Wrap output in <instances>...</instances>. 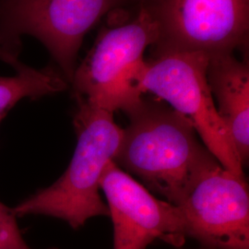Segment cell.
I'll list each match as a JSON object with an SVG mask.
<instances>
[{"mask_svg": "<svg viewBox=\"0 0 249 249\" xmlns=\"http://www.w3.org/2000/svg\"><path fill=\"white\" fill-rule=\"evenodd\" d=\"M125 115L129 123L113 161L170 203L182 204L200 178L221 164L191 121L161 100L143 96Z\"/></svg>", "mask_w": 249, "mask_h": 249, "instance_id": "6da1fadb", "label": "cell"}, {"mask_svg": "<svg viewBox=\"0 0 249 249\" xmlns=\"http://www.w3.org/2000/svg\"><path fill=\"white\" fill-rule=\"evenodd\" d=\"M74 99L77 145L70 165L53 185L13 208L16 216H50L79 229L93 217L110 214L99 194L100 181L108 163L114 160L123 128L116 124L114 113L80 97Z\"/></svg>", "mask_w": 249, "mask_h": 249, "instance_id": "7a4b0ae2", "label": "cell"}, {"mask_svg": "<svg viewBox=\"0 0 249 249\" xmlns=\"http://www.w3.org/2000/svg\"><path fill=\"white\" fill-rule=\"evenodd\" d=\"M137 0H0V42L19 54L23 36L45 45L71 85L85 36L107 14Z\"/></svg>", "mask_w": 249, "mask_h": 249, "instance_id": "3957f363", "label": "cell"}, {"mask_svg": "<svg viewBox=\"0 0 249 249\" xmlns=\"http://www.w3.org/2000/svg\"><path fill=\"white\" fill-rule=\"evenodd\" d=\"M144 61L136 76L143 95L151 92L188 118L205 147L225 169L245 178L244 167L209 88V53L178 52Z\"/></svg>", "mask_w": 249, "mask_h": 249, "instance_id": "277c9868", "label": "cell"}, {"mask_svg": "<svg viewBox=\"0 0 249 249\" xmlns=\"http://www.w3.org/2000/svg\"><path fill=\"white\" fill-rule=\"evenodd\" d=\"M156 40L157 28L142 9L132 20L103 30L74 72L73 97L112 113L128 112L144 96L136 76L145 50Z\"/></svg>", "mask_w": 249, "mask_h": 249, "instance_id": "5b68a950", "label": "cell"}, {"mask_svg": "<svg viewBox=\"0 0 249 249\" xmlns=\"http://www.w3.org/2000/svg\"><path fill=\"white\" fill-rule=\"evenodd\" d=\"M157 28L153 57L249 46V0H137Z\"/></svg>", "mask_w": 249, "mask_h": 249, "instance_id": "8992f818", "label": "cell"}, {"mask_svg": "<svg viewBox=\"0 0 249 249\" xmlns=\"http://www.w3.org/2000/svg\"><path fill=\"white\" fill-rule=\"evenodd\" d=\"M187 237L209 249H249V194L245 178L222 164L207 172L178 206Z\"/></svg>", "mask_w": 249, "mask_h": 249, "instance_id": "52a82bcc", "label": "cell"}, {"mask_svg": "<svg viewBox=\"0 0 249 249\" xmlns=\"http://www.w3.org/2000/svg\"><path fill=\"white\" fill-rule=\"evenodd\" d=\"M100 188L107 196L114 227V249H145L160 239L180 248L186 241L178 206L156 198L112 160Z\"/></svg>", "mask_w": 249, "mask_h": 249, "instance_id": "ba28073f", "label": "cell"}, {"mask_svg": "<svg viewBox=\"0 0 249 249\" xmlns=\"http://www.w3.org/2000/svg\"><path fill=\"white\" fill-rule=\"evenodd\" d=\"M206 77L243 167L249 157V66L233 52L209 53Z\"/></svg>", "mask_w": 249, "mask_h": 249, "instance_id": "9c48e42d", "label": "cell"}, {"mask_svg": "<svg viewBox=\"0 0 249 249\" xmlns=\"http://www.w3.org/2000/svg\"><path fill=\"white\" fill-rule=\"evenodd\" d=\"M68 88L69 82L56 67L36 70L27 66L13 77H0V116L23 99L37 100Z\"/></svg>", "mask_w": 249, "mask_h": 249, "instance_id": "30bf717a", "label": "cell"}, {"mask_svg": "<svg viewBox=\"0 0 249 249\" xmlns=\"http://www.w3.org/2000/svg\"><path fill=\"white\" fill-rule=\"evenodd\" d=\"M0 249H33L18 228L17 216L0 201Z\"/></svg>", "mask_w": 249, "mask_h": 249, "instance_id": "8fae6325", "label": "cell"}, {"mask_svg": "<svg viewBox=\"0 0 249 249\" xmlns=\"http://www.w3.org/2000/svg\"><path fill=\"white\" fill-rule=\"evenodd\" d=\"M18 53L11 51L6 45H3L0 42V61L9 64L16 72L21 71L26 68V65L22 64L18 60Z\"/></svg>", "mask_w": 249, "mask_h": 249, "instance_id": "7c38bea8", "label": "cell"}, {"mask_svg": "<svg viewBox=\"0 0 249 249\" xmlns=\"http://www.w3.org/2000/svg\"><path fill=\"white\" fill-rule=\"evenodd\" d=\"M7 116V115H2V116H0V124H1V122H2V120L5 118V116Z\"/></svg>", "mask_w": 249, "mask_h": 249, "instance_id": "4fadbf2b", "label": "cell"}, {"mask_svg": "<svg viewBox=\"0 0 249 249\" xmlns=\"http://www.w3.org/2000/svg\"><path fill=\"white\" fill-rule=\"evenodd\" d=\"M205 249V248H200V249Z\"/></svg>", "mask_w": 249, "mask_h": 249, "instance_id": "5bb4252c", "label": "cell"}, {"mask_svg": "<svg viewBox=\"0 0 249 249\" xmlns=\"http://www.w3.org/2000/svg\"></svg>", "mask_w": 249, "mask_h": 249, "instance_id": "9a60e30c", "label": "cell"}]
</instances>
